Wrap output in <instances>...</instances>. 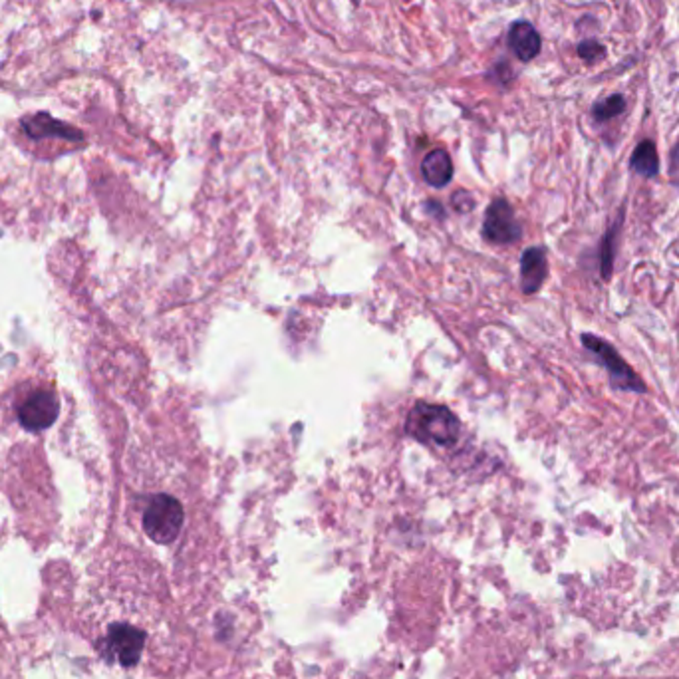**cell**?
<instances>
[{"label": "cell", "instance_id": "cell-1", "mask_svg": "<svg viewBox=\"0 0 679 679\" xmlns=\"http://www.w3.org/2000/svg\"><path fill=\"white\" fill-rule=\"evenodd\" d=\"M459 429L461 424L451 409L425 401L416 403L406 421L408 435L427 445H453L459 437Z\"/></svg>", "mask_w": 679, "mask_h": 679}, {"label": "cell", "instance_id": "cell-2", "mask_svg": "<svg viewBox=\"0 0 679 679\" xmlns=\"http://www.w3.org/2000/svg\"><path fill=\"white\" fill-rule=\"evenodd\" d=\"M584 350H589L594 360L600 365H604L606 372H608L610 385L614 390L620 391H632V393H648V388L644 380L640 378L636 370L623 360L622 354L614 348L608 340H604L596 334L584 332L580 336Z\"/></svg>", "mask_w": 679, "mask_h": 679}, {"label": "cell", "instance_id": "cell-3", "mask_svg": "<svg viewBox=\"0 0 679 679\" xmlns=\"http://www.w3.org/2000/svg\"><path fill=\"white\" fill-rule=\"evenodd\" d=\"M185 512L181 503L171 494H155L143 512V530L153 543L171 545L179 537Z\"/></svg>", "mask_w": 679, "mask_h": 679}, {"label": "cell", "instance_id": "cell-4", "mask_svg": "<svg viewBox=\"0 0 679 679\" xmlns=\"http://www.w3.org/2000/svg\"><path fill=\"white\" fill-rule=\"evenodd\" d=\"M145 640H148L145 632L132 623H112L104 641V658L122 667H135L142 659Z\"/></svg>", "mask_w": 679, "mask_h": 679}, {"label": "cell", "instance_id": "cell-5", "mask_svg": "<svg viewBox=\"0 0 679 679\" xmlns=\"http://www.w3.org/2000/svg\"><path fill=\"white\" fill-rule=\"evenodd\" d=\"M21 425L29 431H44L56 424L60 400L52 390H36L16 408Z\"/></svg>", "mask_w": 679, "mask_h": 679}, {"label": "cell", "instance_id": "cell-6", "mask_svg": "<svg viewBox=\"0 0 679 679\" xmlns=\"http://www.w3.org/2000/svg\"><path fill=\"white\" fill-rule=\"evenodd\" d=\"M483 235L494 245H515L522 238V227L507 199H494L485 213Z\"/></svg>", "mask_w": 679, "mask_h": 679}, {"label": "cell", "instance_id": "cell-7", "mask_svg": "<svg viewBox=\"0 0 679 679\" xmlns=\"http://www.w3.org/2000/svg\"><path fill=\"white\" fill-rule=\"evenodd\" d=\"M21 127H22V132L34 142L50 140V137H54V140L70 142V143L84 142V132L66 122H62V119H56L48 112H36L30 116H24L21 119Z\"/></svg>", "mask_w": 679, "mask_h": 679}, {"label": "cell", "instance_id": "cell-8", "mask_svg": "<svg viewBox=\"0 0 679 679\" xmlns=\"http://www.w3.org/2000/svg\"><path fill=\"white\" fill-rule=\"evenodd\" d=\"M548 277V261L543 246H530L520 256V290L537 295Z\"/></svg>", "mask_w": 679, "mask_h": 679}, {"label": "cell", "instance_id": "cell-9", "mask_svg": "<svg viewBox=\"0 0 679 679\" xmlns=\"http://www.w3.org/2000/svg\"><path fill=\"white\" fill-rule=\"evenodd\" d=\"M623 219H626V205H622L616 211V217L606 228V233L600 238L598 246V269L600 277L604 282H608L614 277V264H616V253H618V236L623 227Z\"/></svg>", "mask_w": 679, "mask_h": 679}, {"label": "cell", "instance_id": "cell-10", "mask_svg": "<svg viewBox=\"0 0 679 679\" xmlns=\"http://www.w3.org/2000/svg\"><path fill=\"white\" fill-rule=\"evenodd\" d=\"M540 34L537 32L535 26L527 21H519L511 26L509 30V46L515 56L520 62L535 60L540 54Z\"/></svg>", "mask_w": 679, "mask_h": 679}, {"label": "cell", "instance_id": "cell-11", "mask_svg": "<svg viewBox=\"0 0 679 679\" xmlns=\"http://www.w3.org/2000/svg\"><path fill=\"white\" fill-rule=\"evenodd\" d=\"M421 173L431 187H445L453 177V163L445 150H434L421 163Z\"/></svg>", "mask_w": 679, "mask_h": 679}, {"label": "cell", "instance_id": "cell-12", "mask_svg": "<svg viewBox=\"0 0 679 679\" xmlns=\"http://www.w3.org/2000/svg\"><path fill=\"white\" fill-rule=\"evenodd\" d=\"M630 168L640 177L654 179L659 173V155L656 143L651 140H644L636 145L634 153L630 158Z\"/></svg>", "mask_w": 679, "mask_h": 679}, {"label": "cell", "instance_id": "cell-13", "mask_svg": "<svg viewBox=\"0 0 679 679\" xmlns=\"http://www.w3.org/2000/svg\"><path fill=\"white\" fill-rule=\"evenodd\" d=\"M623 109H626V98H623L622 94H612L608 98L598 99V102L594 104L592 117L596 119V122L604 124L623 114Z\"/></svg>", "mask_w": 679, "mask_h": 679}, {"label": "cell", "instance_id": "cell-14", "mask_svg": "<svg viewBox=\"0 0 679 679\" xmlns=\"http://www.w3.org/2000/svg\"><path fill=\"white\" fill-rule=\"evenodd\" d=\"M578 56H580L584 62L589 64H596L598 60H602L606 56V46L600 44L598 40H584L578 44Z\"/></svg>", "mask_w": 679, "mask_h": 679}, {"label": "cell", "instance_id": "cell-15", "mask_svg": "<svg viewBox=\"0 0 679 679\" xmlns=\"http://www.w3.org/2000/svg\"><path fill=\"white\" fill-rule=\"evenodd\" d=\"M453 207L457 211H461V213H467V211H469L473 207V199H471L469 193L457 191L455 197H453Z\"/></svg>", "mask_w": 679, "mask_h": 679}, {"label": "cell", "instance_id": "cell-16", "mask_svg": "<svg viewBox=\"0 0 679 679\" xmlns=\"http://www.w3.org/2000/svg\"><path fill=\"white\" fill-rule=\"evenodd\" d=\"M669 176L674 179H679V140L672 150V158H669Z\"/></svg>", "mask_w": 679, "mask_h": 679}]
</instances>
